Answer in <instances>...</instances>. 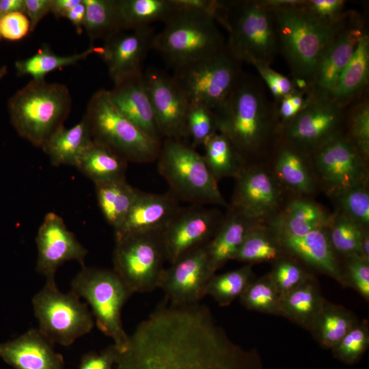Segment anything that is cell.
<instances>
[{"mask_svg": "<svg viewBox=\"0 0 369 369\" xmlns=\"http://www.w3.org/2000/svg\"><path fill=\"white\" fill-rule=\"evenodd\" d=\"M113 369H264L256 350L234 343L200 303L167 300L140 322Z\"/></svg>", "mask_w": 369, "mask_h": 369, "instance_id": "6da1fadb", "label": "cell"}, {"mask_svg": "<svg viewBox=\"0 0 369 369\" xmlns=\"http://www.w3.org/2000/svg\"><path fill=\"white\" fill-rule=\"evenodd\" d=\"M214 112L217 132L230 141L245 163L281 128L277 102L269 98L263 81L243 70L227 99Z\"/></svg>", "mask_w": 369, "mask_h": 369, "instance_id": "7a4b0ae2", "label": "cell"}, {"mask_svg": "<svg viewBox=\"0 0 369 369\" xmlns=\"http://www.w3.org/2000/svg\"><path fill=\"white\" fill-rule=\"evenodd\" d=\"M304 1L271 7L279 51L294 79L306 81L308 92L320 60L346 13L340 21L330 23L312 14Z\"/></svg>", "mask_w": 369, "mask_h": 369, "instance_id": "3957f363", "label": "cell"}, {"mask_svg": "<svg viewBox=\"0 0 369 369\" xmlns=\"http://www.w3.org/2000/svg\"><path fill=\"white\" fill-rule=\"evenodd\" d=\"M226 46L240 63L270 65L279 52L273 10L264 0L220 1L215 16Z\"/></svg>", "mask_w": 369, "mask_h": 369, "instance_id": "277c9868", "label": "cell"}, {"mask_svg": "<svg viewBox=\"0 0 369 369\" xmlns=\"http://www.w3.org/2000/svg\"><path fill=\"white\" fill-rule=\"evenodd\" d=\"M72 98L62 83L31 79L8 100V111L17 133L42 148L68 118Z\"/></svg>", "mask_w": 369, "mask_h": 369, "instance_id": "5b68a950", "label": "cell"}, {"mask_svg": "<svg viewBox=\"0 0 369 369\" xmlns=\"http://www.w3.org/2000/svg\"><path fill=\"white\" fill-rule=\"evenodd\" d=\"M84 118L93 141L127 162L147 163L157 160L162 141L151 137L126 118L111 101L107 90L100 89L92 95Z\"/></svg>", "mask_w": 369, "mask_h": 369, "instance_id": "8992f818", "label": "cell"}, {"mask_svg": "<svg viewBox=\"0 0 369 369\" xmlns=\"http://www.w3.org/2000/svg\"><path fill=\"white\" fill-rule=\"evenodd\" d=\"M159 174L179 202L224 206L226 202L203 155L185 141L164 139L157 158Z\"/></svg>", "mask_w": 369, "mask_h": 369, "instance_id": "52a82bcc", "label": "cell"}, {"mask_svg": "<svg viewBox=\"0 0 369 369\" xmlns=\"http://www.w3.org/2000/svg\"><path fill=\"white\" fill-rule=\"evenodd\" d=\"M217 23L209 14L178 8L163 29L155 33L152 49L175 70L226 46Z\"/></svg>", "mask_w": 369, "mask_h": 369, "instance_id": "ba28073f", "label": "cell"}, {"mask_svg": "<svg viewBox=\"0 0 369 369\" xmlns=\"http://www.w3.org/2000/svg\"><path fill=\"white\" fill-rule=\"evenodd\" d=\"M70 290L90 305L98 329L113 341L119 351L128 336L121 319L123 306L132 295L113 269L81 267L71 282Z\"/></svg>", "mask_w": 369, "mask_h": 369, "instance_id": "9c48e42d", "label": "cell"}, {"mask_svg": "<svg viewBox=\"0 0 369 369\" xmlns=\"http://www.w3.org/2000/svg\"><path fill=\"white\" fill-rule=\"evenodd\" d=\"M31 303L38 322V329L53 345L70 346L94 326L87 303L71 290L62 292L55 280L46 281Z\"/></svg>", "mask_w": 369, "mask_h": 369, "instance_id": "30bf717a", "label": "cell"}, {"mask_svg": "<svg viewBox=\"0 0 369 369\" xmlns=\"http://www.w3.org/2000/svg\"><path fill=\"white\" fill-rule=\"evenodd\" d=\"M241 71V63L226 44L220 50L174 70L173 77L189 102L215 111L228 97Z\"/></svg>", "mask_w": 369, "mask_h": 369, "instance_id": "8fae6325", "label": "cell"}, {"mask_svg": "<svg viewBox=\"0 0 369 369\" xmlns=\"http://www.w3.org/2000/svg\"><path fill=\"white\" fill-rule=\"evenodd\" d=\"M160 233L137 234L115 239L113 270L132 295L159 288L166 261Z\"/></svg>", "mask_w": 369, "mask_h": 369, "instance_id": "7c38bea8", "label": "cell"}, {"mask_svg": "<svg viewBox=\"0 0 369 369\" xmlns=\"http://www.w3.org/2000/svg\"><path fill=\"white\" fill-rule=\"evenodd\" d=\"M311 153L320 178L329 193L338 197L365 184L367 160L341 133Z\"/></svg>", "mask_w": 369, "mask_h": 369, "instance_id": "4fadbf2b", "label": "cell"}, {"mask_svg": "<svg viewBox=\"0 0 369 369\" xmlns=\"http://www.w3.org/2000/svg\"><path fill=\"white\" fill-rule=\"evenodd\" d=\"M222 219L218 210L204 206L180 207L160 233L165 260L172 264L207 245Z\"/></svg>", "mask_w": 369, "mask_h": 369, "instance_id": "5bb4252c", "label": "cell"}, {"mask_svg": "<svg viewBox=\"0 0 369 369\" xmlns=\"http://www.w3.org/2000/svg\"><path fill=\"white\" fill-rule=\"evenodd\" d=\"M344 109L331 98L307 95L303 108L282 127L287 144L299 151L312 152L331 137L340 133Z\"/></svg>", "mask_w": 369, "mask_h": 369, "instance_id": "9a60e30c", "label": "cell"}, {"mask_svg": "<svg viewBox=\"0 0 369 369\" xmlns=\"http://www.w3.org/2000/svg\"><path fill=\"white\" fill-rule=\"evenodd\" d=\"M156 122L163 139H185L189 101L173 75L154 67L142 73Z\"/></svg>", "mask_w": 369, "mask_h": 369, "instance_id": "2e32d148", "label": "cell"}, {"mask_svg": "<svg viewBox=\"0 0 369 369\" xmlns=\"http://www.w3.org/2000/svg\"><path fill=\"white\" fill-rule=\"evenodd\" d=\"M366 31L361 16L355 12H347L320 60L308 96L329 98Z\"/></svg>", "mask_w": 369, "mask_h": 369, "instance_id": "e0dca14e", "label": "cell"}, {"mask_svg": "<svg viewBox=\"0 0 369 369\" xmlns=\"http://www.w3.org/2000/svg\"><path fill=\"white\" fill-rule=\"evenodd\" d=\"M206 245L186 254L165 268L159 288L172 305L185 306L200 303L212 273L208 264Z\"/></svg>", "mask_w": 369, "mask_h": 369, "instance_id": "ac0fdd59", "label": "cell"}, {"mask_svg": "<svg viewBox=\"0 0 369 369\" xmlns=\"http://www.w3.org/2000/svg\"><path fill=\"white\" fill-rule=\"evenodd\" d=\"M38 249L36 271L46 278L55 280L57 269L66 262L75 260L81 267L87 254L86 248L70 232L57 214L48 213L36 237Z\"/></svg>", "mask_w": 369, "mask_h": 369, "instance_id": "d6986e66", "label": "cell"}, {"mask_svg": "<svg viewBox=\"0 0 369 369\" xmlns=\"http://www.w3.org/2000/svg\"><path fill=\"white\" fill-rule=\"evenodd\" d=\"M230 208L258 223L273 214L282 201L277 178L260 168H245L235 178Z\"/></svg>", "mask_w": 369, "mask_h": 369, "instance_id": "ffe728a7", "label": "cell"}, {"mask_svg": "<svg viewBox=\"0 0 369 369\" xmlns=\"http://www.w3.org/2000/svg\"><path fill=\"white\" fill-rule=\"evenodd\" d=\"M154 35V27L150 26L121 31L105 41L99 55L113 83L143 71L144 61L152 49Z\"/></svg>", "mask_w": 369, "mask_h": 369, "instance_id": "44dd1931", "label": "cell"}, {"mask_svg": "<svg viewBox=\"0 0 369 369\" xmlns=\"http://www.w3.org/2000/svg\"><path fill=\"white\" fill-rule=\"evenodd\" d=\"M273 233L286 254L332 277L342 286L349 287L343 269L329 242L326 228L303 236Z\"/></svg>", "mask_w": 369, "mask_h": 369, "instance_id": "7402d4cb", "label": "cell"}, {"mask_svg": "<svg viewBox=\"0 0 369 369\" xmlns=\"http://www.w3.org/2000/svg\"><path fill=\"white\" fill-rule=\"evenodd\" d=\"M179 201L169 192L139 191L122 224L114 230L115 239L161 232L180 208Z\"/></svg>", "mask_w": 369, "mask_h": 369, "instance_id": "603a6c76", "label": "cell"}, {"mask_svg": "<svg viewBox=\"0 0 369 369\" xmlns=\"http://www.w3.org/2000/svg\"><path fill=\"white\" fill-rule=\"evenodd\" d=\"M0 357L14 369H64L62 354L38 329L0 343Z\"/></svg>", "mask_w": 369, "mask_h": 369, "instance_id": "cb8c5ba5", "label": "cell"}, {"mask_svg": "<svg viewBox=\"0 0 369 369\" xmlns=\"http://www.w3.org/2000/svg\"><path fill=\"white\" fill-rule=\"evenodd\" d=\"M142 73L139 72L114 82L113 89L108 90L109 97L126 118L151 137L162 141Z\"/></svg>", "mask_w": 369, "mask_h": 369, "instance_id": "d4e9b609", "label": "cell"}, {"mask_svg": "<svg viewBox=\"0 0 369 369\" xmlns=\"http://www.w3.org/2000/svg\"><path fill=\"white\" fill-rule=\"evenodd\" d=\"M258 224L230 208L213 237L206 245L213 274L226 262L234 260L248 232Z\"/></svg>", "mask_w": 369, "mask_h": 369, "instance_id": "484cf974", "label": "cell"}, {"mask_svg": "<svg viewBox=\"0 0 369 369\" xmlns=\"http://www.w3.org/2000/svg\"><path fill=\"white\" fill-rule=\"evenodd\" d=\"M94 142L87 120L83 119L71 128L62 126L42 146L55 166L76 167L81 156Z\"/></svg>", "mask_w": 369, "mask_h": 369, "instance_id": "4316f807", "label": "cell"}, {"mask_svg": "<svg viewBox=\"0 0 369 369\" xmlns=\"http://www.w3.org/2000/svg\"><path fill=\"white\" fill-rule=\"evenodd\" d=\"M369 80V36L366 31L342 70L329 98L345 108L361 94Z\"/></svg>", "mask_w": 369, "mask_h": 369, "instance_id": "83f0119b", "label": "cell"}, {"mask_svg": "<svg viewBox=\"0 0 369 369\" xmlns=\"http://www.w3.org/2000/svg\"><path fill=\"white\" fill-rule=\"evenodd\" d=\"M326 300L313 276L281 299L282 316L310 331Z\"/></svg>", "mask_w": 369, "mask_h": 369, "instance_id": "f1b7e54d", "label": "cell"}, {"mask_svg": "<svg viewBox=\"0 0 369 369\" xmlns=\"http://www.w3.org/2000/svg\"><path fill=\"white\" fill-rule=\"evenodd\" d=\"M330 217L316 204L302 199L290 202L271 226L274 232L303 236L326 228Z\"/></svg>", "mask_w": 369, "mask_h": 369, "instance_id": "f546056e", "label": "cell"}, {"mask_svg": "<svg viewBox=\"0 0 369 369\" xmlns=\"http://www.w3.org/2000/svg\"><path fill=\"white\" fill-rule=\"evenodd\" d=\"M127 161L109 148L93 142L76 167L95 184L125 179Z\"/></svg>", "mask_w": 369, "mask_h": 369, "instance_id": "4dcf8cb0", "label": "cell"}, {"mask_svg": "<svg viewBox=\"0 0 369 369\" xmlns=\"http://www.w3.org/2000/svg\"><path fill=\"white\" fill-rule=\"evenodd\" d=\"M122 31L166 23L177 11L174 0H117Z\"/></svg>", "mask_w": 369, "mask_h": 369, "instance_id": "1f68e13d", "label": "cell"}, {"mask_svg": "<svg viewBox=\"0 0 369 369\" xmlns=\"http://www.w3.org/2000/svg\"><path fill=\"white\" fill-rule=\"evenodd\" d=\"M359 322L351 311L326 300L309 331L321 347L331 349Z\"/></svg>", "mask_w": 369, "mask_h": 369, "instance_id": "d6a6232c", "label": "cell"}, {"mask_svg": "<svg viewBox=\"0 0 369 369\" xmlns=\"http://www.w3.org/2000/svg\"><path fill=\"white\" fill-rule=\"evenodd\" d=\"M139 191L126 179L95 184L98 206L106 221L114 230L124 220Z\"/></svg>", "mask_w": 369, "mask_h": 369, "instance_id": "836d02e7", "label": "cell"}, {"mask_svg": "<svg viewBox=\"0 0 369 369\" xmlns=\"http://www.w3.org/2000/svg\"><path fill=\"white\" fill-rule=\"evenodd\" d=\"M101 47L92 44L85 51L70 55H58L51 51L47 46L40 49L33 55L18 60L15 67L18 75H29L33 80L42 81L49 72L62 67L76 64L93 53L100 54Z\"/></svg>", "mask_w": 369, "mask_h": 369, "instance_id": "e575fe53", "label": "cell"}, {"mask_svg": "<svg viewBox=\"0 0 369 369\" xmlns=\"http://www.w3.org/2000/svg\"><path fill=\"white\" fill-rule=\"evenodd\" d=\"M203 157L214 178L232 176L234 178L245 168V163L236 152L230 141L216 133L204 144Z\"/></svg>", "mask_w": 369, "mask_h": 369, "instance_id": "d590c367", "label": "cell"}, {"mask_svg": "<svg viewBox=\"0 0 369 369\" xmlns=\"http://www.w3.org/2000/svg\"><path fill=\"white\" fill-rule=\"evenodd\" d=\"M86 9L85 30L93 42L105 41L122 31L117 0H83Z\"/></svg>", "mask_w": 369, "mask_h": 369, "instance_id": "8d00e7d4", "label": "cell"}, {"mask_svg": "<svg viewBox=\"0 0 369 369\" xmlns=\"http://www.w3.org/2000/svg\"><path fill=\"white\" fill-rule=\"evenodd\" d=\"M275 173L278 180L299 193L308 194L314 190L313 178L301 153L287 144L279 150Z\"/></svg>", "mask_w": 369, "mask_h": 369, "instance_id": "74e56055", "label": "cell"}, {"mask_svg": "<svg viewBox=\"0 0 369 369\" xmlns=\"http://www.w3.org/2000/svg\"><path fill=\"white\" fill-rule=\"evenodd\" d=\"M284 254L273 232L257 224L247 234L234 260L252 264L274 262Z\"/></svg>", "mask_w": 369, "mask_h": 369, "instance_id": "f35d334b", "label": "cell"}, {"mask_svg": "<svg viewBox=\"0 0 369 369\" xmlns=\"http://www.w3.org/2000/svg\"><path fill=\"white\" fill-rule=\"evenodd\" d=\"M254 279L252 264H249L222 274L215 273L207 283L205 295L211 296L220 306H228Z\"/></svg>", "mask_w": 369, "mask_h": 369, "instance_id": "ab89813d", "label": "cell"}, {"mask_svg": "<svg viewBox=\"0 0 369 369\" xmlns=\"http://www.w3.org/2000/svg\"><path fill=\"white\" fill-rule=\"evenodd\" d=\"M366 230L342 213L330 217L326 226L333 249L344 258L360 256L361 242Z\"/></svg>", "mask_w": 369, "mask_h": 369, "instance_id": "60d3db41", "label": "cell"}, {"mask_svg": "<svg viewBox=\"0 0 369 369\" xmlns=\"http://www.w3.org/2000/svg\"><path fill=\"white\" fill-rule=\"evenodd\" d=\"M239 299L241 303L249 310L282 316L281 297L269 273L255 279Z\"/></svg>", "mask_w": 369, "mask_h": 369, "instance_id": "b9f144b4", "label": "cell"}, {"mask_svg": "<svg viewBox=\"0 0 369 369\" xmlns=\"http://www.w3.org/2000/svg\"><path fill=\"white\" fill-rule=\"evenodd\" d=\"M217 133V118L214 111L207 106L189 102L185 119V139L196 148L204 144Z\"/></svg>", "mask_w": 369, "mask_h": 369, "instance_id": "7bdbcfd3", "label": "cell"}, {"mask_svg": "<svg viewBox=\"0 0 369 369\" xmlns=\"http://www.w3.org/2000/svg\"><path fill=\"white\" fill-rule=\"evenodd\" d=\"M274 262L269 273L281 299L314 276L292 258L283 256Z\"/></svg>", "mask_w": 369, "mask_h": 369, "instance_id": "ee69618b", "label": "cell"}, {"mask_svg": "<svg viewBox=\"0 0 369 369\" xmlns=\"http://www.w3.org/2000/svg\"><path fill=\"white\" fill-rule=\"evenodd\" d=\"M369 346V325L366 319L349 331L331 350L340 361L353 364L360 360Z\"/></svg>", "mask_w": 369, "mask_h": 369, "instance_id": "f6af8a7d", "label": "cell"}, {"mask_svg": "<svg viewBox=\"0 0 369 369\" xmlns=\"http://www.w3.org/2000/svg\"><path fill=\"white\" fill-rule=\"evenodd\" d=\"M348 134L347 139L368 160L369 156V103L361 100L352 106L348 113Z\"/></svg>", "mask_w": 369, "mask_h": 369, "instance_id": "bcb514c9", "label": "cell"}, {"mask_svg": "<svg viewBox=\"0 0 369 369\" xmlns=\"http://www.w3.org/2000/svg\"><path fill=\"white\" fill-rule=\"evenodd\" d=\"M344 215L364 229L369 225V193L366 184L353 187L337 197Z\"/></svg>", "mask_w": 369, "mask_h": 369, "instance_id": "7dc6e473", "label": "cell"}, {"mask_svg": "<svg viewBox=\"0 0 369 369\" xmlns=\"http://www.w3.org/2000/svg\"><path fill=\"white\" fill-rule=\"evenodd\" d=\"M343 269L348 286L355 289L367 302L369 301V262L359 255L345 257Z\"/></svg>", "mask_w": 369, "mask_h": 369, "instance_id": "c3c4849f", "label": "cell"}, {"mask_svg": "<svg viewBox=\"0 0 369 369\" xmlns=\"http://www.w3.org/2000/svg\"><path fill=\"white\" fill-rule=\"evenodd\" d=\"M252 65L276 102L295 90L292 81L272 69L270 65L263 63H255Z\"/></svg>", "mask_w": 369, "mask_h": 369, "instance_id": "681fc988", "label": "cell"}, {"mask_svg": "<svg viewBox=\"0 0 369 369\" xmlns=\"http://www.w3.org/2000/svg\"><path fill=\"white\" fill-rule=\"evenodd\" d=\"M30 31V23L25 13L14 12L0 16V35L5 39L16 41Z\"/></svg>", "mask_w": 369, "mask_h": 369, "instance_id": "f907efd6", "label": "cell"}, {"mask_svg": "<svg viewBox=\"0 0 369 369\" xmlns=\"http://www.w3.org/2000/svg\"><path fill=\"white\" fill-rule=\"evenodd\" d=\"M304 5L316 16L330 23L340 21L346 13L343 0H308Z\"/></svg>", "mask_w": 369, "mask_h": 369, "instance_id": "816d5d0a", "label": "cell"}, {"mask_svg": "<svg viewBox=\"0 0 369 369\" xmlns=\"http://www.w3.org/2000/svg\"><path fill=\"white\" fill-rule=\"evenodd\" d=\"M119 351L113 344L101 351L85 354L79 369H113Z\"/></svg>", "mask_w": 369, "mask_h": 369, "instance_id": "f5cc1de1", "label": "cell"}, {"mask_svg": "<svg viewBox=\"0 0 369 369\" xmlns=\"http://www.w3.org/2000/svg\"><path fill=\"white\" fill-rule=\"evenodd\" d=\"M53 0H24V13L30 23V31H33L39 22L51 12Z\"/></svg>", "mask_w": 369, "mask_h": 369, "instance_id": "db71d44e", "label": "cell"}, {"mask_svg": "<svg viewBox=\"0 0 369 369\" xmlns=\"http://www.w3.org/2000/svg\"><path fill=\"white\" fill-rule=\"evenodd\" d=\"M179 9L205 13L215 16L220 5L217 0H174Z\"/></svg>", "mask_w": 369, "mask_h": 369, "instance_id": "11a10c76", "label": "cell"}, {"mask_svg": "<svg viewBox=\"0 0 369 369\" xmlns=\"http://www.w3.org/2000/svg\"><path fill=\"white\" fill-rule=\"evenodd\" d=\"M85 14V5L82 0L80 3L73 7L65 16L72 23L78 33H81L83 27H84Z\"/></svg>", "mask_w": 369, "mask_h": 369, "instance_id": "9f6ffc18", "label": "cell"}, {"mask_svg": "<svg viewBox=\"0 0 369 369\" xmlns=\"http://www.w3.org/2000/svg\"><path fill=\"white\" fill-rule=\"evenodd\" d=\"M82 0H53L51 12L59 18L66 16L68 12Z\"/></svg>", "mask_w": 369, "mask_h": 369, "instance_id": "6f0895ef", "label": "cell"}, {"mask_svg": "<svg viewBox=\"0 0 369 369\" xmlns=\"http://www.w3.org/2000/svg\"><path fill=\"white\" fill-rule=\"evenodd\" d=\"M24 0H0V16L14 12L24 13Z\"/></svg>", "mask_w": 369, "mask_h": 369, "instance_id": "680465c9", "label": "cell"}, {"mask_svg": "<svg viewBox=\"0 0 369 369\" xmlns=\"http://www.w3.org/2000/svg\"><path fill=\"white\" fill-rule=\"evenodd\" d=\"M360 256L364 260L369 262V234L368 230L364 231L362 236L360 246Z\"/></svg>", "mask_w": 369, "mask_h": 369, "instance_id": "91938a15", "label": "cell"}, {"mask_svg": "<svg viewBox=\"0 0 369 369\" xmlns=\"http://www.w3.org/2000/svg\"><path fill=\"white\" fill-rule=\"evenodd\" d=\"M4 73H5L4 69L3 68L2 69L1 68H0V77H1Z\"/></svg>", "mask_w": 369, "mask_h": 369, "instance_id": "94428289", "label": "cell"}, {"mask_svg": "<svg viewBox=\"0 0 369 369\" xmlns=\"http://www.w3.org/2000/svg\"><path fill=\"white\" fill-rule=\"evenodd\" d=\"M0 38H1V35H0Z\"/></svg>", "mask_w": 369, "mask_h": 369, "instance_id": "6125c7cd", "label": "cell"}]
</instances>
